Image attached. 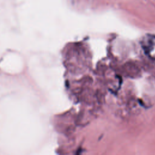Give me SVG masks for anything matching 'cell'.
I'll return each mask as SVG.
<instances>
[]
</instances>
